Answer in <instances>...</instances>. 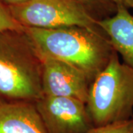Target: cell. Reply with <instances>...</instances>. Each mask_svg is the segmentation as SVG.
I'll return each instance as SVG.
<instances>
[{
    "instance_id": "8",
    "label": "cell",
    "mask_w": 133,
    "mask_h": 133,
    "mask_svg": "<svg viewBox=\"0 0 133 133\" xmlns=\"http://www.w3.org/2000/svg\"><path fill=\"white\" fill-rule=\"evenodd\" d=\"M0 133H48L35 103L0 102Z\"/></svg>"
},
{
    "instance_id": "6",
    "label": "cell",
    "mask_w": 133,
    "mask_h": 133,
    "mask_svg": "<svg viewBox=\"0 0 133 133\" xmlns=\"http://www.w3.org/2000/svg\"><path fill=\"white\" fill-rule=\"evenodd\" d=\"M43 95L67 97L86 103L91 82L86 75L69 64L53 58H43Z\"/></svg>"
},
{
    "instance_id": "14",
    "label": "cell",
    "mask_w": 133,
    "mask_h": 133,
    "mask_svg": "<svg viewBox=\"0 0 133 133\" xmlns=\"http://www.w3.org/2000/svg\"><path fill=\"white\" fill-rule=\"evenodd\" d=\"M132 133H133V132H132Z\"/></svg>"
},
{
    "instance_id": "3",
    "label": "cell",
    "mask_w": 133,
    "mask_h": 133,
    "mask_svg": "<svg viewBox=\"0 0 133 133\" xmlns=\"http://www.w3.org/2000/svg\"><path fill=\"white\" fill-rule=\"evenodd\" d=\"M86 105L94 126L133 118V68L115 51L91 82Z\"/></svg>"
},
{
    "instance_id": "11",
    "label": "cell",
    "mask_w": 133,
    "mask_h": 133,
    "mask_svg": "<svg viewBox=\"0 0 133 133\" xmlns=\"http://www.w3.org/2000/svg\"><path fill=\"white\" fill-rule=\"evenodd\" d=\"M23 30L24 27L14 17L9 6L0 0V31Z\"/></svg>"
},
{
    "instance_id": "13",
    "label": "cell",
    "mask_w": 133,
    "mask_h": 133,
    "mask_svg": "<svg viewBox=\"0 0 133 133\" xmlns=\"http://www.w3.org/2000/svg\"><path fill=\"white\" fill-rule=\"evenodd\" d=\"M2 1L8 5H13L22 3V2H26L27 0H2Z\"/></svg>"
},
{
    "instance_id": "2",
    "label": "cell",
    "mask_w": 133,
    "mask_h": 133,
    "mask_svg": "<svg viewBox=\"0 0 133 133\" xmlns=\"http://www.w3.org/2000/svg\"><path fill=\"white\" fill-rule=\"evenodd\" d=\"M43 61L24 30L0 31V102H36L44 96Z\"/></svg>"
},
{
    "instance_id": "10",
    "label": "cell",
    "mask_w": 133,
    "mask_h": 133,
    "mask_svg": "<svg viewBox=\"0 0 133 133\" xmlns=\"http://www.w3.org/2000/svg\"><path fill=\"white\" fill-rule=\"evenodd\" d=\"M133 118L101 126H94L87 133H132Z\"/></svg>"
},
{
    "instance_id": "9",
    "label": "cell",
    "mask_w": 133,
    "mask_h": 133,
    "mask_svg": "<svg viewBox=\"0 0 133 133\" xmlns=\"http://www.w3.org/2000/svg\"><path fill=\"white\" fill-rule=\"evenodd\" d=\"M85 6L96 18L104 19L114 14L117 5L111 0H76Z\"/></svg>"
},
{
    "instance_id": "5",
    "label": "cell",
    "mask_w": 133,
    "mask_h": 133,
    "mask_svg": "<svg viewBox=\"0 0 133 133\" xmlns=\"http://www.w3.org/2000/svg\"><path fill=\"white\" fill-rule=\"evenodd\" d=\"M35 105L48 133H87L94 127L86 103L80 100L44 95Z\"/></svg>"
},
{
    "instance_id": "1",
    "label": "cell",
    "mask_w": 133,
    "mask_h": 133,
    "mask_svg": "<svg viewBox=\"0 0 133 133\" xmlns=\"http://www.w3.org/2000/svg\"><path fill=\"white\" fill-rule=\"evenodd\" d=\"M42 58L59 60L83 72L90 82L115 50L103 30L72 26L58 28L24 27Z\"/></svg>"
},
{
    "instance_id": "4",
    "label": "cell",
    "mask_w": 133,
    "mask_h": 133,
    "mask_svg": "<svg viewBox=\"0 0 133 133\" xmlns=\"http://www.w3.org/2000/svg\"><path fill=\"white\" fill-rule=\"evenodd\" d=\"M8 6L23 27L50 29L78 26L102 30L99 19L76 0H27Z\"/></svg>"
},
{
    "instance_id": "12",
    "label": "cell",
    "mask_w": 133,
    "mask_h": 133,
    "mask_svg": "<svg viewBox=\"0 0 133 133\" xmlns=\"http://www.w3.org/2000/svg\"><path fill=\"white\" fill-rule=\"evenodd\" d=\"M116 5H124L129 9L133 10V0H111Z\"/></svg>"
},
{
    "instance_id": "7",
    "label": "cell",
    "mask_w": 133,
    "mask_h": 133,
    "mask_svg": "<svg viewBox=\"0 0 133 133\" xmlns=\"http://www.w3.org/2000/svg\"><path fill=\"white\" fill-rule=\"evenodd\" d=\"M98 25L123 62L133 68V14L129 9L117 5L114 14L99 19Z\"/></svg>"
}]
</instances>
